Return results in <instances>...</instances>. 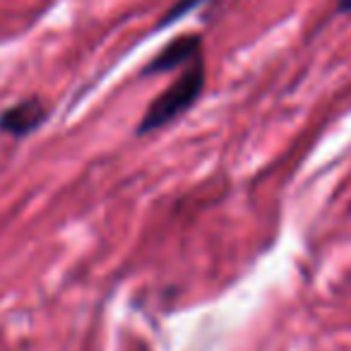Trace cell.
<instances>
[{
    "mask_svg": "<svg viewBox=\"0 0 351 351\" xmlns=\"http://www.w3.org/2000/svg\"><path fill=\"white\" fill-rule=\"evenodd\" d=\"M337 10H339V12H351V0H339Z\"/></svg>",
    "mask_w": 351,
    "mask_h": 351,
    "instance_id": "5b68a950",
    "label": "cell"
},
{
    "mask_svg": "<svg viewBox=\"0 0 351 351\" xmlns=\"http://www.w3.org/2000/svg\"><path fill=\"white\" fill-rule=\"evenodd\" d=\"M197 3H202V0H178L173 8H171L169 12H166V17L161 20V25L159 27H166V25H171L173 20H178L181 15H186L188 10H193V8L197 5Z\"/></svg>",
    "mask_w": 351,
    "mask_h": 351,
    "instance_id": "277c9868",
    "label": "cell"
},
{
    "mask_svg": "<svg viewBox=\"0 0 351 351\" xmlns=\"http://www.w3.org/2000/svg\"><path fill=\"white\" fill-rule=\"evenodd\" d=\"M46 116L49 111L39 99H25L0 113V132H8L12 137H27L46 121Z\"/></svg>",
    "mask_w": 351,
    "mask_h": 351,
    "instance_id": "7a4b0ae2",
    "label": "cell"
},
{
    "mask_svg": "<svg viewBox=\"0 0 351 351\" xmlns=\"http://www.w3.org/2000/svg\"><path fill=\"white\" fill-rule=\"evenodd\" d=\"M200 51H202V39L197 34L178 36V39L171 41L166 49H161V53L145 68V75L171 73V70L181 68V65L193 63L195 58H200Z\"/></svg>",
    "mask_w": 351,
    "mask_h": 351,
    "instance_id": "3957f363",
    "label": "cell"
},
{
    "mask_svg": "<svg viewBox=\"0 0 351 351\" xmlns=\"http://www.w3.org/2000/svg\"><path fill=\"white\" fill-rule=\"evenodd\" d=\"M202 89H205V63H202V56H200V58H195L188 65L186 73L176 80L159 99H154L149 104L140 125H137V135L154 132L159 128L173 123L176 118H181L200 99Z\"/></svg>",
    "mask_w": 351,
    "mask_h": 351,
    "instance_id": "6da1fadb",
    "label": "cell"
}]
</instances>
